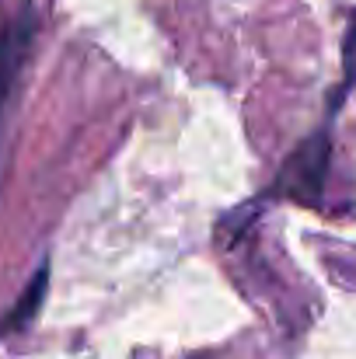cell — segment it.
I'll list each match as a JSON object with an SVG mask.
<instances>
[{
  "label": "cell",
  "mask_w": 356,
  "mask_h": 359,
  "mask_svg": "<svg viewBox=\"0 0 356 359\" xmlns=\"http://www.w3.org/2000/svg\"><path fill=\"white\" fill-rule=\"evenodd\" d=\"M329 161H332V143H329V129H318L311 140H304L283 164L276 189L279 196H290L294 203H308L318 206L325 175H329Z\"/></svg>",
  "instance_id": "cell-1"
},
{
  "label": "cell",
  "mask_w": 356,
  "mask_h": 359,
  "mask_svg": "<svg viewBox=\"0 0 356 359\" xmlns=\"http://www.w3.org/2000/svg\"><path fill=\"white\" fill-rule=\"evenodd\" d=\"M32 39H35V18L28 11L0 32V140H4L7 112H11V102H14V91H18L28 49H32Z\"/></svg>",
  "instance_id": "cell-2"
},
{
  "label": "cell",
  "mask_w": 356,
  "mask_h": 359,
  "mask_svg": "<svg viewBox=\"0 0 356 359\" xmlns=\"http://www.w3.org/2000/svg\"><path fill=\"white\" fill-rule=\"evenodd\" d=\"M46 290H49V262H42V265L35 269V276H32L28 290H25V293L18 297V304L11 307V314H7V318L0 321V335L28 328V325H32V318L39 314L42 300H46Z\"/></svg>",
  "instance_id": "cell-3"
}]
</instances>
